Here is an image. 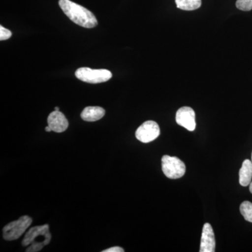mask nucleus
<instances>
[{
  "label": "nucleus",
  "instance_id": "7ed1b4c3",
  "mask_svg": "<svg viewBox=\"0 0 252 252\" xmlns=\"http://www.w3.org/2000/svg\"><path fill=\"white\" fill-rule=\"evenodd\" d=\"M32 221L31 217L26 215L8 223L3 228V238L7 241L17 240L31 226Z\"/></svg>",
  "mask_w": 252,
  "mask_h": 252
},
{
  "label": "nucleus",
  "instance_id": "f03ea898",
  "mask_svg": "<svg viewBox=\"0 0 252 252\" xmlns=\"http://www.w3.org/2000/svg\"><path fill=\"white\" fill-rule=\"evenodd\" d=\"M51 240L49 225H38L31 228L25 235L22 241L23 247H28L27 252H38L49 245Z\"/></svg>",
  "mask_w": 252,
  "mask_h": 252
},
{
  "label": "nucleus",
  "instance_id": "6ab92c4d",
  "mask_svg": "<svg viewBox=\"0 0 252 252\" xmlns=\"http://www.w3.org/2000/svg\"><path fill=\"white\" fill-rule=\"evenodd\" d=\"M59 107H56V108H55V111H59Z\"/></svg>",
  "mask_w": 252,
  "mask_h": 252
},
{
  "label": "nucleus",
  "instance_id": "a211bd4d",
  "mask_svg": "<svg viewBox=\"0 0 252 252\" xmlns=\"http://www.w3.org/2000/svg\"><path fill=\"white\" fill-rule=\"evenodd\" d=\"M250 192H251V193H252V182H251V183H250Z\"/></svg>",
  "mask_w": 252,
  "mask_h": 252
},
{
  "label": "nucleus",
  "instance_id": "39448f33",
  "mask_svg": "<svg viewBox=\"0 0 252 252\" xmlns=\"http://www.w3.org/2000/svg\"><path fill=\"white\" fill-rule=\"evenodd\" d=\"M162 170L167 178H181L186 172L185 164L177 157L165 155L162 158Z\"/></svg>",
  "mask_w": 252,
  "mask_h": 252
},
{
  "label": "nucleus",
  "instance_id": "423d86ee",
  "mask_svg": "<svg viewBox=\"0 0 252 252\" xmlns=\"http://www.w3.org/2000/svg\"><path fill=\"white\" fill-rule=\"evenodd\" d=\"M160 133V127L157 123L154 121H147L137 129L135 137L141 142L149 143L157 139Z\"/></svg>",
  "mask_w": 252,
  "mask_h": 252
},
{
  "label": "nucleus",
  "instance_id": "6e6552de",
  "mask_svg": "<svg viewBox=\"0 0 252 252\" xmlns=\"http://www.w3.org/2000/svg\"><path fill=\"white\" fill-rule=\"evenodd\" d=\"M215 247H216V241H215L213 228L210 223H205L203 225V232H202L200 252H215Z\"/></svg>",
  "mask_w": 252,
  "mask_h": 252
},
{
  "label": "nucleus",
  "instance_id": "f3484780",
  "mask_svg": "<svg viewBox=\"0 0 252 252\" xmlns=\"http://www.w3.org/2000/svg\"><path fill=\"white\" fill-rule=\"evenodd\" d=\"M45 130L46 131V132H51V131H52V130H51V127H50L49 126H46V127H45Z\"/></svg>",
  "mask_w": 252,
  "mask_h": 252
},
{
  "label": "nucleus",
  "instance_id": "2eb2a0df",
  "mask_svg": "<svg viewBox=\"0 0 252 252\" xmlns=\"http://www.w3.org/2000/svg\"><path fill=\"white\" fill-rule=\"evenodd\" d=\"M11 35H12V33L11 31L1 26H0V40L4 41L9 39Z\"/></svg>",
  "mask_w": 252,
  "mask_h": 252
},
{
  "label": "nucleus",
  "instance_id": "aec40b11",
  "mask_svg": "<svg viewBox=\"0 0 252 252\" xmlns=\"http://www.w3.org/2000/svg\"></svg>",
  "mask_w": 252,
  "mask_h": 252
},
{
  "label": "nucleus",
  "instance_id": "20e7f679",
  "mask_svg": "<svg viewBox=\"0 0 252 252\" xmlns=\"http://www.w3.org/2000/svg\"><path fill=\"white\" fill-rule=\"evenodd\" d=\"M79 80L89 84L106 82L112 77V74L107 69H93L89 67L79 68L75 72Z\"/></svg>",
  "mask_w": 252,
  "mask_h": 252
},
{
  "label": "nucleus",
  "instance_id": "f257e3e1",
  "mask_svg": "<svg viewBox=\"0 0 252 252\" xmlns=\"http://www.w3.org/2000/svg\"><path fill=\"white\" fill-rule=\"evenodd\" d=\"M59 5L64 14L76 24L86 28L97 25L95 16L91 11L70 0H59Z\"/></svg>",
  "mask_w": 252,
  "mask_h": 252
},
{
  "label": "nucleus",
  "instance_id": "f8f14e48",
  "mask_svg": "<svg viewBox=\"0 0 252 252\" xmlns=\"http://www.w3.org/2000/svg\"><path fill=\"white\" fill-rule=\"evenodd\" d=\"M178 9L184 11H193L201 6L202 0H175Z\"/></svg>",
  "mask_w": 252,
  "mask_h": 252
},
{
  "label": "nucleus",
  "instance_id": "9d476101",
  "mask_svg": "<svg viewBox=\"0 0 252 252\" xmlns=\"http://www.w3.org/2000/svg\"><path fill=\"white\" fill-rule=\"evenodd\" d=\"M105 111L100 107H87L81 112V117L85 122H94L102 119Z\"/></svg>",
  "mask_w": 252,
  "mask_h": 252
},
{
  "label": "nucleus",
  "instance_id": "ddd939ff",
  "mask_svg": "<svg viewBox=\"0 0 252 252\" xmlns=\"http://www.w3.org/2000/svg\"><path fill=\"white\" fill-rule=\"evenodd\" d=\"M240 210L245 220L252 223V203L251 202H243L240 205Z\"/></svg>",
  "mask_w": 252,
  "mask_h": 252
},
{
  "label": "nucleus",
  "instance_id": "4468645a",
  "mask_svg": "<svg viewBox=\"0 0 252 252\" xmlns=\"http://www.w3.org/2000/svg\"><path fill=\"white\" fill-rule=\"evenodd\" d=\"M236 7L244 11H250L252 9V0H237Z\"/></svg>",
  "mask_w": 252,
  "mask_h": 252
},
{
  "label": "nucleus",
  "instance_id": "0eeeda50",
  "mask_svg": "<svg viewBox=\"0 0 252 252\" xmlns=\"http://www.w3.org/2000/svg\"><path fill=\"white\" fill-rule=\"evenodd\" d=\"M176 122L189 131L195 130L196 124L193 109L189 107H181L176 114Z\"/></svg>",
  "mask_w": 252,
  "mask_h": 252
},
{
  "label": "nucleus",
  "instance_id": "1a4fd4ad",
  "mask_svg": "<svg viewBox=\"0 0 252 252\" xmlns=\"http://www.w3.org/2000/svg\"><path fill=\"white\" fill-rule=\"evenodd\" d=\"M48 126L56 132H63L67 130L69 123L64 114L60 111H54L49 114Z\"/></svg>",
  "mask_w": 252,
  "mask_h": 252
},
{
  "label": "nucleus",
  "instance_id": "9b49d317",
  "mask_svg": "<svg viewBox=\"0 0 252 252\" xmlns=\"http://www.w3.org/2000/svg\"><path fill=\"white\" fill-rule=\"evenodd\" d=\"M240 185L248 187L251 183L252 178V162L248 159L244 160L243 165L239 172Z\"/></svg>",
  "mask_w": 252,
  "mask_h": 252
},
{
  "label": "nucleus",
  "instance_id": "dca6fc26",
  "mask_svg": "<svg viewBox=\"0 0 252 252\" xmlns=\"http://www.w3.org/2000/svg\"><path fill=\"white\" fill-rule=\"evenodd\" d=\"M124 249L120 248V247H114L107 249V250H104L102 252H124Z\"/></svg>",
  "mask_w": 252,
  "mask_h": 252
}]
</instances>
